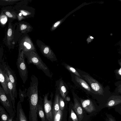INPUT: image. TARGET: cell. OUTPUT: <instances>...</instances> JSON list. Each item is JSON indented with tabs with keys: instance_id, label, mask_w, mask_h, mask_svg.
<instances>
[{
	"instance_id": "1",
	"label": "cell",
	"mask_w": 121,
	"mask_h": 121,
	"mask_svg": "<svg viewBox=\"0 0 121 121\" xmlns=\"http://www.w3.org/2000/svg\"><path fill=\"white\" fill-rule=\"evenodd\" d=\"M82 76L90 85L99 106L102 109L112 93L109 86L107 85L104 87L102 84L89 75H83Z\"/></svg>"
},
{
	"instance_id": "2",
	"label": "cell",
	"mask_w": 121,
	"mask_h": 121,
	"mask_svg": "<svg viewBox=\"0 0 121 121\" xmlns=\"http://www.w3.org/2000/svg\"><path fill=\"white\" fill-rule=\"evenodd\" d=\"M25 57L27 59L28 63L33 64L39 69L42 70L48 77H52L49 69L46 64L43 62L40 57L34 52L24 53Z\"/></svg>"
},
{
	"instance_id": "3",
	"label": "cell",
	"mask_w": 121,
	"mask_h": 121,
	"mask_svg": "<svg viewBox=\"0 0 121 121\" xmlns=\"http://www.w3.org/2000/svg\"><path fill=\"white\" fill-rule=\"evenodd\" d=\"M24 56L23 52L19 53L16 64L20 76L25 83L27 79L28 71Z\"/></svg>"
},
{
	"instance_id": "4",
	"label": "cell",
	"mask_w": 121,
	"mask_h": 121,
	"mask_svg": "<svg viewBox=\"0 0 121 121\" xmlns=\"http://www.w3.org/2000/svg\"><path fill=\"white\" fill-rule=\"evenodd\" d=\"M0 101L2 104L9 113L10 117L13 118L15 114L12 102L9 100L1 86H0Z\"/></svg>"
},
{
	"instance_id": "5",
	"label": "cell",
	"mask_w": 121,
	"mask_h": 121,
	"mask_svg": "<svg viewBox=\"0 0 121 121\" xmlns=\"http://www.w3.org/2000/svg\"><path fill=\"white\" fill-rule=\"evenodd\" d=\"M49 92L44 96L43 99L44 109L46 119L48 121H54V117L52 111V99L53 94L52 93L50 99H48Z\"/></svg>"
},
{
	"instance_id": "6",
	"label": "cell",
	"mask_w": 121,
	"mask_h": 121,
	"mask_svg": "<svg viewBox=\"0 0 121 121\" xmlns=\"http://www.w3.org/2000/svg\"><path fill=\"white\" fill-rule=\"evenodd\" d=\"M0 64L3 66L5 71L8 77L11 82L12 83L14 88V95L15 98L17 97L16 89L17 78L13 71L11 69L8 64L5 62L4 59H2Z\"/></svg>"
},
{
	"instance_id": "7",
	"label": "cell",
	"mask_w": 121,
	"mask_h": 121,
	"mask_svg": "<svg viewBox=\"0 0 121 121\" xmlns=\"http://www.w3.org/2000/svg\"><path fill=\"white\" fill-rule=\"evenodd\" d=\"M121 105V95L114 92L111 93L102 108H107L109 109Z\"/></svg>"
},
{
	"instance_id": "8",
	"label": "cell",
	"mask_w": 121,
	"mask_h": 121,
	"mask_svg": "<svg viewBox=\"0 0 121 121\" xmlns=\"http://www.w3.org/2000/svg\"><path fill=\"white\" fill-rule=\"evenodd\" d=\"M81 105L84 110L88 113H95L101 109L100 106L89 99L81 100Z\"/></svg>"
},
{
	"instance_id": "9",
	"label": "cell",
	"mask_w": 121,
	"mask_h": 121,
	"mask_svg": "<svg viewBox=\"0 0 121 121\" xmlns=\"http://www.w3.org/2000/svg\"><path fill=\"white\" fill-rule=\"evenodd\" d=\"M0 82L2 88L6 94L9 93V90L5 75V71L2 65L0 64Z\"/></svg>"
},
{
	"instance_id": "10",
	"label": "cell",
	"mask_w": 121,
	"mask_h": 121,
	"mask_svg": "<svg viewBox=\"0 0 121 121\" xmlns=\"http://www.w3.org/2000/svg\"><path fill=\"white\" fill-rule=\"evenodd\" d=\"M74 104L72 108L77 114L79 121H81L84 117L83 110L81 105L76 98H74Z\"/></svg>"
},
{
	"instance_id": "11",
	"label": "cell",
	"mask_w": 121,
	"mask_h": 121,
	"mask_svg": "<svg viewBox=\"0 0 121 121\" xmlns=\"http://www.w3.org/2000/svg\"><path fill=\"white\" fill-rule=\"evenodd\" d=\"M21 102L19 101L17 103V121H28L23 109Z\"/></svg>"
},
{
	"instance_id": "12",
	"label": "cell",
	"mask_w": 121,
	"mask_h": 121,
	"mask_svg": "<svg viewBox=\"0 0 121 121\" xmlns=\"http://www.w3.org/2000/svg\"><path fill=\"white\" fill-rule=\"evenodd\" d=\"M5 71V70H4ZM5 75L9 91L10 96L11 98L13 106L14 111L16 112L15 106V98L14 95V88L12 83L10 81V79L5 71Z\"/></svg>"
},
{
	"instance_id": "13",
	"label": "cell",
	"mask_w": 121,
	"mask_h": 121,
	"mask_svg": "<svg viewBox=\"0 0 121 121\" xmlns=\"http://www.w3.org/2000/svg\"><path fill=\"white\" fill-rule=\"evenodd\" d=\"M43 99L40 97L39 99L38 105V112L41 121H45L46 118L43 106V105L42 102Z\"/></svg>"
},
{
	"instance_id": "14",
	"label": "cell",
	"mask_w": 121,
	"mask_h": 121,
	"mask_svg": "<svg viewBox=\"0 0 121 121\" xmlns=\"http://www.w3.org/2000/svg\"><path fill=\"white\" fill-rule=\"evenodd\" d=\"M76 81L85 89L93 94V91L87 82L84 80L76 76H75Z\"/></svg>"
},
{
	"instance_id": "15",
	"label": "cell",
	"mask_w": 121,
	"mask_h": 121,
	"mask_svg": "<svg viewBox=\"0 0 121 121\" xmlns=\"http://www.w3.org/2000/svg\"><path fill=\"white\" fill-rule=\"evenodd\" d=\"M59 96L58 94H56L55 97L52 107V113L53 117L60 109L59 105Z\"/></svg>"
},
{
	"instance_id": "16",
	"label": "cell",
	"mask_w": 121,
	"mask_h": 121,
	"mask_svg": "<svg viewBox=\"0 0 121 121\" xmlns=\"http://www.w3.org/2000/svg\"><path fill=\"white\" fill-rule=\"evenodd\" d=\"M59 89L62 97L64 100L66 101V97L68 92L66 87L62 81L60 82Z\"/></svg>"
},
{
	"instance_id": "17",
	"label": "cell",
	"mask_w": 121,
	"mask_h": 121,
	"mask_svg": "<svg viewBox=\"0 0 121 121\" xmlns=\"http://www.w3.org/2000/svg\"><path fill=\"white\" fill-rule=\"evenodd\" d=\"M0 121H8L11 118L3 107L0 106Z\"/></svg>"
},
{
	"instance_id": "18",
	"label": "cell",
	"mask_w": 121,
	"mask_h": 121,
	"mask_svg": "<svg viewBox=\"0 0 121 121\" xmlns=\"http://www.w3.org/2000/svg\"><path fill=\"white\" fill-rule=\"evenodd\" d=\"M118 63L120 67L115 70L114 72L116 79L117 80H121V58L118 60Z\"/></svg>"
},
{
	"instance_id": "19",
	"label": "cell",
	"mask_w": 121,
	"mask_h": 121,
	"mask_svg": "<svg viewBox=\"0 0 121 121\" xmlns=\"http://www.w3.org/2000/svg\"><path fill=\"white\" fill-rule=\"evenodd\" d=\"M64 111H62L60 109L54 117V121H62Z\"/></svg>"
},
{
	"instance_id": "20",
	"label": "cell",
	"mask_w": 121,
	"mask_h": 121,
	"mask_svg": "<svg viewBox=\"0 0 121 121\" xmlns=\"http://www.w3.org/2000/svg\"><path fill=\"white\" fill-rule=\"evenodd\" d=\"M64 66L65 68L69 71L73 73L76 76L80 78H82L79 73L74 68L69 65L66 64H65Z\"/></svg>"
},
{
	"instance_id": "21",
	"label": "cell",
	"mask_w": 121,
	"mask_h": 121,
	"mask_svg": "<svg viewBox=\"0 0 121 121\" xmlns=\"http://www.w3.org/2000/svg\"><path fill=\"white\" fill-rule=\"evenodd\" d=\"M115 86H116L114 92L121 95V80L115 82Z\"/></svg>"
},
{
	"instance_id": "22",
	"label": "cell",
	"mask_w": 121,
	"mask_h": 121,
	"mask_svg": "<svg viewBox=\"0 0 121 121\" xmlns=\"http://www.w3.org/2000/svg\"><path fill=\"white\" fill-rule=\"evenodd\" d=\"M59 105L60 110L62 111H64L65 110V104L64 100L62 97L60 96L59 98Z\"/></svg>"
},
{
	"instance_id": "23",
	"label": "cell",
	"mask_w": 121,
	"mask_h": 121,
	"mask_svg": "<svg viewBox=\"0 0 121 121\" xmlns=\"http://www.w3.org/2000/svg\"><path fill=\"white\" fill-rule=\"evenodd\" d=\"M70 117L73 121H79L78 117L72 108L70 109Z\"/></svg>"
},
{
	"instance_id": "24",
	"label": "cell",
	"mask_w": 121,
	"mask_h": 121,
	"mask_svg": "<svg viewBox=\"0 0 121 121\" xmlns=\"http://www.w3.org/2000/svg\"><path fill=\"white\" fill-rule=\"evenodd\" d=\"M105 121H117L115 117L110 114L106 113Z\"/></svg>"
},
{
	"instance_id": "25",
	"label": "cell",
	"mask_w": 121,
	"mask_h": 121,
	"mask_svg": "<svg viewBox=\"0 0 121 121\" xmlns=\"http://www.w3.org/2000/svg\"><path fill=\"white\" fill-rule=\"evenodd\" d=\"M114 110L116 112L121 115V105L117 106L115 108Z\"/></svg>"
},
{
	"instance_id": "26",
	"label": "cell",
	"mask_w": 121,
	"mask_h": 121,
	"mask_svg": "<svg viewBox=\"0 0 121 121\" xmlns=\"http://www.w3.org/2000/svg\"><path fill=\"white\" fill-rule=\"evenodd\" d=\"M24 45L28 49H30L31 48V46L30 44L26 42H24Z\"/></svg>"
},
{
	"instance_id": "27",
	"label": "cell",
	"mask_w": 121,
	"mask_h": 121,
	"mask_svg": "<svg viewBox=\"0 0 121 121\" xmlns=\"http://www.w3.org/2000/svg\"><path fill=\"white\" fill-rule=\"evenodd\" d=\"M12 30L11 29H9L8 30V35L9 36H11L12 34Z\"/></svg>"
},
{
	"instance_id": "28",
	"label": "cell",
	"mask_w": 121,
	"mask_h": 121,
	"mask_svg": "<svg viewBox=\"0 0 121 121\" xmlns=\"http://www.w3.org/2000/svg\"><path fill=\"white\" fill-rule=\"evenodd\" d=\"M27 28V26L24 24L22 25L21 27V30H23Z\"/></svg>"
},
{
	"instance_id": "29",
	"label": "cell",
	"mask_w": 121,
	"mask_h": 121,
	"mask_svg": "<svg viewBox=\"0 0 121 121\" xmlns=\"http://www.w3.org/2000/svg\"><path fill=\"white\" fill-rule=\"evenodd\" d=\"M5 14L6 15L9 17H13L12 15L9 12H6Z\"/></svg>"
},
{
	"instance_id": "30",
	"label": "cell",
	"mask_w": 121,
	"mask_h": 121,
	"mask_svg": "<svg viewBox=\"0 0 121 121\" xmlns=\"http://www.w3.org/2000/svg\"><path fill=\"white\" fill-rule=\"evenodd\" d=\"M7 20V18L5 17L2 18L1 19V21L3 23H5L6 22Z\"/></svg>"
},
{
	"instance_id": "31",
	"label": "cell",
	"mask_w": 121,
	"mask_h": 121,
	"mask_svg": "<svg viewBox=\"0 0 121 121\" xmlns=\"http://www.w3.org/2000/svg\"><path fill=\"white\" fill-rule=\"evenodd\" d=\"M60 23V21H58L56 22L54 25V27H57Z\"/></svg>"
},
{
	"instance_id": "32",
	"label": "cell",
	"mask_w": 121,
	"mask_h": 121,
	"mask_svg": "<svg viewBox=\"0 0 121 121\" xmlns=\"http://www.w3.org/2000/svg\"><path fill=\"white\" fill-rule=\"evenodd\" d=\"M21 13L24 15L26 16L27 15V13L24 11L21 10Z\"/></svg>"
},
{
	"instance_id": "33",
	"label": "cell",
	"mask_w": 121,
	"mask_h": 121,
	"mask_svg": "<svg viewBox=\"0 0 121 121\" xmlns=\"http://www.w3.org/2000/svg\"><path fill=\"white\" fill-rule=\"evenodd\" d=\"M66 100L68 101H69L70 100V98L68 96H66Z\"/></svg>"
},
{
	"instance_id": "34",
	"label": "cell",
	"mask_w": 121,
	"mask_h": 121,
	"mask_svg": "<svg viewBox=\"0 0 121 121\" xmlns=\"http://www.w3.org/2000/svg\"><path fill=\"white\" fill-rule=\"evenodd\" d=\"M13 118L12 117H11L8 121H13Z\"/></svg>"
},
{
	"instance_id": "35",
	"label": "cell",
	"mask_w": 121,
	"mask_h": 121,
	"mask_svg": "<svg viewBox=\"0 0 121 121\" xmlns=\"http://www.w3.org/2000/svg\"><path fill=\"white\" fill-rule=\"evenodd\" d=\"M118 52L121 55V51H119Z\"/></svg>"
},
{
	"instance_id": "36",
	"label": "cell",
	"mask_w": 121,
	"mask_h": 121,
	"mask_svg": "<svg viewBox=\"0 0 121 121\" xmlns=\"http://www.w3.org/2000/svg\"><path fill=\"white\" fill-rule=\"evenodd\" d=\"M120 48H121V42L120 43Z\"/></svg>"
},
{
	"instance_id": "37",
	"label": "cell",
	"mask_w": 121,
	"mask_h": 121,
	"mask_svg": "<svg viewBox=\"0 0 121 121\" xmlns=\"http://www.w3.org/2000/svg\"><path fill=\"white\" fill-rule=\"evenodd\" d=\"M22 13H20L19 14V15L20 16H21L22 15Z\"/></svg>"
},
{
	"instance_id": "38",
	"label": "cell",
	"mask_w": 121,
	"mask_h": 121,
	"mask_svg": "<svg viewBox=\"0 0 121 121\" xmlns=\"http://www.w3.org/2000/svg\"><path fill=\"white\" fill-rule=\"evenodd\" d=\"M119 1L121 2V0H118Z\"/></svg>"
},
{
	"instance_id": "39",
	"label": "cell",
	"mask_w": 121,
	"mask_h": 121,
	"mask_svg": "<svg viewBox=\"0 0 121 121\" xmlns=\"http://www.w3.org/2000/svg\"><path fill=\"white\" fill-rule=\"evenodd\" d=\"M13 121H14V120H13Z\"/></svg>"
}]
</instances>
